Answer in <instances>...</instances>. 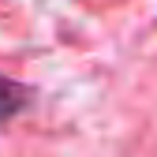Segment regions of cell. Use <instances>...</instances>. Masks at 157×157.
<instances>
[{
	"instance_id": "cell-1",
	"label": "cell",
	"mask_w": 157,
	"mask_h": 157,
	"mask_svg": "<svg viewBox=\"0 0 157 157\" xmlns=\"http://www.w3.org/2000/svg\"><path fill=\"white\" fill-rule=\"evenodd\" d=\"M26 101H30V90L0 75V120H8V116L23 112V105H26Z\"/></svg>"
}]
</instances>
